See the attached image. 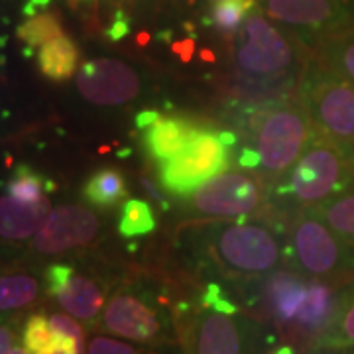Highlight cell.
<instances>
[{"instance_id":"1","label":"cell","mask_w":354,"mask_h":354,"mask_svg":"<svg viewBox=\"0 0 354 354\" xmlns=\"http://www.w3.org/2000/svg\"><path fill=\"white\" fill-rule=\"evenodd\" d=\"M239 120L252 132L260 167L266 174H283L301 156L313 136V124L304 104L276 101L268 104H242Z\"/></svg>"},{"instance_id":"2","label":"cell","mask_w":354,"mask_h":354,"mask_svg":"<svg viewBox=\"0 0 354 354\" xmlns=\"http://www.w3.org/2000/svg\"><path fill=\"white\" fill-rule=\"evenodd\" d=\"M351 156L337 142L313 132L293 167L279 179L276 195L286 201L313 207L348 191L354 185Z\"/></svg>"},{"instance_id":"3","label":"cell","mask_w":354,"mask_h":354,"mask_svg":"<svg viewBox=\"0 0 354 354\" xmlns=\"http://www.w3.org/2000/svg\"><path fill=\"white\" fill-rule=\"evenodd\" d=\"M299 102L317 134L354 152V85L321 57L307 64L299 81Z\"/></svg>"},{"instance_id":"4","label":"cell","mask_w":354,"mask_h":354,"mask_svg":"<svg viewBox=\"0 0 354 354\" xmlns=\"http://www.w3.org/2000/svg\"><path fill=\"white\" fill-rule=\"evenodd\" d=\"M185 354H262L274 342L262 323L199 304L179 323Z\"/></svg>"},{"instance_id":"5","label":"cell","mask_w":354,"mask_h":354,"mask_svg":"<svg viewBox=\"0 0 354 354\" xmlns=\"http://www.w3.org/2000/svg\"><path fill=\"white\" fill-rule=\"evenodd\" d=\"M207 254L228 278L252 279L268 276L281 262L276 236L258 225L213 227L207 241Z\"/></svg>"},{"instance_id":"6","label":"cell","mask_w":354,"mask_h":354,"mask_svg":"<svg viewBox=\"0 0 354 354\" xmlns=\"http://www.w3.org/2000/svg\"><path fill=\"white\" fill-rule=\"evenodd\" d=\"M288 256L299 272L313 278L354 274V246L342 241L311 207L304 209L291 227Z\"/></svg>"},{"instance_id":"7","label":"cell","mask_w":354,"mask_h":354,"mask_svg":"<svg viewBox=\"0 0 354 354\" xmlns=\"http://www.w3.org/2000/svg\"><path fill=\"white\" fill-rule=\"evenodd\" d=\"M230 144L223 132L201 130L185 146V150L162 162L158 176L164 189L176 197H187L207 183L209 179L221 176L230 162Z\"/></svg>"},{"instance_id":"8","label":"cell","mask_w":354,"mask_h":354,"mask_svg":"<svg viewBox=\"0 0 354 354\" xmlns=\"http://www.w3.org/2000/svg\"><path fill=\"white\" fill-rule=\"evenodd\" d=\"M102 327L116 337L136 342H160L169 335V321L164 307L144 291H118L109 301Z\"/></svg>"},{"instance_id":"9","label":"cell","mask_w":354,"mask_h":354,"mask_svg":"<svg viewBox=\"0 0 354 354\" xmlns=\"http://www.w3.org/2000/svg\"><path fill=\"white\" fill-rule=\"evenodd\" d=\"M293 62V51L276 28L262 16H250L236 48V65L244 73L272 75L283 71Z\"/></svg>"},{"instance_id":"10","label":"cell","mask_w":354,"mask_h":354,"mask_svg":"<svg viewBox=\"0 0 354 354\" xmlns=\"http://www.w3.org/2000/svg\"><path fill=\"white\" fill-rule=\"evenodd\" d=\"M260 187L244 174H221L191 195V209L205 216H244L260 203Z\"/></svg>"},{"instance_id":"11","label":"cell","mask_w":354,"mask_h":354,"mask_svg":"<svg viewBox=\"0 0 354 354\" xmlns=\"http://www.w3.org/2000/svg\"><path fill=\"white\" fill-rule=\"evenodd\" d=\"M79 93L93 104L114 106L136 99L140 79L132 67L116 59H93L77 73Z\"/></svg>"},{"instance_id":"12","label":"cell","mask_w":354,"mask_h":354,"mask_svg":"<svg viewBox=\"0 0 354 354\" xmlns=\"http://www.w3.org/2000/svg\"><path fill=\"white\" fill-rule=\"evenodd\" d=\"M97 232L99 218L91 211L75 205H64L51 211L50 218L34 239V248L44 254L65 252L88 244Z\"/></svg>"},{"instance_id":"13","label":"cell","mask_w":354,"mask_h":354,"mask_svg":"<svg viewBox=\"0 0 354 354\" xmlns=\"http://www.w3.org/2000/svg\"><path fill=\"white\" fill-rule=\"evenodd\" d=\"M46 288L65 311L77 319L91 321L101 313L104 293L99 283L75 274V270L69 266H50L46 270Z\"/></svg>"},{"instance_id":"14","label":"cell","mask_w":354,"mask_h":354,"mask_svg":"<svg viewBox=\"0 0 354 354\" xmlns=\"http://www.w3.org/2000/svg\"><path fill=\"white\" fill-rule=\"evenodd\" d=\"M305 291H307V283L299 274L278 270L266 276L258 288L256 299L276 323L288 325L295 319L304 304Z\"/></svg>"},{"instance_id":"15","label":"cell","mask_w":354,"mask_h":354,"mask_svg":"<svg viewBox=\"0 0 354 354\" xmlns=\"http://www.w3.org/2000/svg\"><path fill=\"white\" fill-rule=\"evenodd\" d=\"M144 132V148L158 164L171 160L174 156L185 150V146L195 138L201 128L189 118L162 116Z\"/></svg>"},{"instance_id":"16","label":"cell","mask_w":354,"mask_h":354,"mask_svg":"<svg viewBox=\"0 0 354 354\" xmlns=\"http://www.w3.org/2000/svg\"><path fill=\"white\" fill-rule=\"evenodd\" d=\"M337 299L339 293L330 288L325 281H309L307 291H305V299L297 315H295V330L301 337H309L313 342L319 339V335H323V330L329 327L333 321L335 309H337Z\"/></svg>"},{"instance_id":"17","label":"cell","mask_w":354,"mask_h":354,"mask_svg":"<svg viewBox=\"0 0 354 354\" xmlns=\"http://www.w3.org/2000/svg\"><path fill=\"white\" fill-rule=\"evenodd\" d=\"M50 215L51 207L48 199L24 203L14 197H0V236L24 241L34 232H39Z\"/></svg>"},{"instance_id":"18","label":"cell","mask_w":354,"mask_h":354,"mask_svg":"<svg viewBox=\"0 0 354 354\" xmlns=\"http://www.w3.org/2000/svg\"><path fill=\"white\" fill-rule=\"evenodd\" d=\"M295 88V77L288 71H279L272 75H254L241 71L234 77L230 91L241 104H268L283 101Z\"/></svg>"},{"instance_id":"19","label":"cell","mask_w":354,"mask_h":354,"mask_svg":"<svg viewBox=\"0 0 354 354\" xmlns=\"http://www.w3.org/2000/svg\"><path fill=\"white\" fill-rule=\"evenodd\" d=\"M266 10L288 24L321 28L337 18L339 6L333 0H268Z\"/></svg>"},{"instance_id":"20","label":"cell","mask_w":354,"mask_h":354,"mask_svg":"<svg viewBox=\"0 0 354 354\" xmlns=\"http://www.w3.org/2000/svg\"><path fill=\"white\" fill-rule=\"evenodd\" d=\"M313 344L323 353L354 348V281L339 291L333 321Z\"/></svg>"},{"instance_id":"21","label":"cell","mask_w":354,"mask_h":354,"mask_svg":"<svg viewBox=\"0 0 354 354\" xmlns=\"http://www.w3.org/2000/svg\"><path fill=\"white\" fill-rule=\"evenodd\" d=\"M38 64L39 71L51 81H67L77 71L79 51L71 39L62 36L41 46L38 53Z\"/></svg>"},{"instance_id":"22","label":"cell","mask_w":354,"mask_h":354,"mask_svg":"<svg viewBox=\"0 0 354 354\" xmlns=\"http://www.w3.org/2000/svg\"><path fill=\"white\" fill-rule=\"evenodd\" d=\"M128 195L124 177L120 176L113 167L99 169L97 174L88 177L83 187V197L88 205L111 209L116 203H120Z\"/></svg>"},{"instance_id":"23","label":"cell","mask_w":354,"mask_h":354,"mask_svg":"<svg viewBox=\"0 0 354 354\" xmlns=\"http://www.w3.org/2000/svg\"><path fill=\"white\" fill-rule=\"evenodd\" d=\"M342 241L354 246V189L339 193L311 207Z\"/></svg>"},{"instance_id":"24","label":"cell","mask_w":354,"mask_h":354,"mask_svg":"<svg viewBox=\"0 0 354 354\" xmlns=\"http://www.w3.org/2000/svg\"><path fill=\"white\" fill-rule=\"evenodd\" d=\"M158 227V218L153 215L150 203L142 199H127L120 211V221H118V232L124 239H134V236H144L150 234Z\"/></svg>"},{"instance_id":"25","label":"cell","mask_w":354,"mask_h":354,"mask_svg":"<svg viewBox=\"0 0 354 354\" xmlns=\"http://www.w3.org/2000/svg\"><path fill=\"white\" fill-rule=\"evenodd\" d=\"M38 281L26 274L0 276V311H14L38 297Z\"/></svg>"},{"instance_id":"26","label":"cell","mask_w":354,"mask_h":354,"mask_svg":"<svg viewBox=\"0 0 354 354\" xmlns=\"http://www.w3.org/2000/svg\"><path fill=\"white\" fill-rule=\"evenodd\" d=\"M319 57L354 85V32L327 39Z\"/></svg>"},{"instance_id":"27","label":"cell","mask_w":354,"mask_h":354,"mask_svg":"<svg viewBox=\"0 0 354 354\" xmlns=\"http://www.w3.org/2000/svg\"><path fill=\"white\" fill-rule=\"evenodd\" d=\"M53 189V183L36 174L28 165H18L10 181L6 183L8 195L24 203H36L46 199V191Z\"/></svg>"},{"instance_id":"28","label":"cell","mask_w":354,"mask_h":354,"mask_svg":"<svg viewBox=\"0 0 354 354\" xmlns=\"http://www.w3.org/2000/svg\"><path fill=\"white\" fill-rule=\"evenodd\" d=\"M254 8V0H221L211 8L209 22L221 32H236Z\"/></svg>"},{"instance_id":"29","label":"cell","mask_w":354,"mask_h":354,"mask_svg":"<svg viewBox=\"0 0 354 354\" xmlns=\"http://www.w3.org/2000/svg\"><path fill=\"white\" fill-rule=\"evenodd\" d=\"M62 26L53 14H39L34 16L30 22H26L18 28V38L24 39L28 46H46L48 41L55 38H62Z\"/></svg>"},{"instance_id":"30","label":"cell","mask_w":354,"mask_h":354,"mask_svg":"<svg viewBox=\"0 0 354 354\" xmlns=\"http://www.w3.org/2000/svg\"><path fill=\"white\" fill-rule=\"evenodd\" d=\"M24 344L32 354L46 353L55 348V333L51 329L50 319L44 315H32L24 327Z\"/></svg>"},{"instance_id":"31","label":"cell","mask_w":354,"mask_h":354,"mask_svg":"<svg viewBox=\"0 0 354 354\" xmlns=\"http://www.w3.org/2000/svg\"><path fill=\"white\" fill-rule=\"evenodd\" d=\"M199 304L205 305V307H211V309H216V311H223V313H239L241 311L239 305L228 299V295L218 283H207Z\"/></svg>"},{"instance_id":"32","label":"cell","mask_w":354,"mask_h":354,"mask_svg":"<svg viewBox=\"0 0 354 354\" xmlns=\"http://www.w3.org/2000/svg\"><path fill=\"white\" fill-rule=\"evenodd\" d=\"M87 354H146L142 348H136L132 344L116 341L111 337H95L88 342Z\"/></svg>"},{"instance_id":"33","label":"cell","mask_w":354,"mask_h":354,"mask_svg":"<svg viewBox=\"0 0 354 354\" xmlns=\"http://www.w3.org/2000/svg\"><path fill=\"white\" fill-rule=\"evenodd\" d=\"M50 325H51V329L55 330L57 335L71 337V339H75V341L85 342L81 325L77 323L75 319H71L69 315H64V313H53V315L50 317Z\"/></svg>"},{"instance_id":"34","label":"cell","mask_w":354,"mask_h":354,"mask_svg":"<svg viewBox=\"0 0 354 354\" xmlns=\"http://www.w3.org/2000/svg\"><path fill=\"white\" fill-rule=\"evenodd\" d=\"M140 185H142V189L146 191L150 197H152L153 201L158 203L164 211H169V203H167V199L164 197V193L156 187V183H153L152 179H148V177H140Z\"/></svg>"},{"instance_id":"35","label":"cell","mask_w":354,"mask_h":354,"mask_svg":"<svg viewBox=\"0 0 354 354\" xmlns=\"http://www.w3.org/2000/svg\"><path fill=\"white\" fill-rule=\"evenodd\" d=\"M130 26H128V20L124 18V14L118 12L116 14V20H114L113 28H111V38L116 41V39H122L128 34Z\"/></svg>"},{"instance_id":"36","label":"cell","mask_w":354,"mask_h":354,"mask_svg":"<svg viewBox=\"0 0 354 354\" xmlns=\"http://www.w3.org/2000/svg\"><path fill=\"white\" fill-rule=\"evenodd\" d=\"M239 164L248 169H256V167H260V156L254 148H244L239 156Z\"/></svg>"},{"instance_id":"37","label":"cell","mask_w":354,"mask_h":354,"mask_svg":"<svg viewBox=\"0 0 354 354\" xmlns=\"http://www.w3.org/2000/svg\"><path fill=\"white\" fill-rule=\"evenodd\" d=\"M158 118H160L158 111H142V113L136 114V127H138V130H146L148 127H152Z\"/></svg>"},{"instance_id":"38","label":"cell","mask_w":354,"mask_h":354,"mask_svg":"<svg viewBox=\"0 0 354 354\" xmlns=\"http://www.w3.org/2000/svg\"><path fill=\"white\" fill-rule=\"evenodd\" d=\"M12 330L0 325V354H10L12 351Z\"/></svg>"},{"instance_id":"39","label":"cell","mask_w":354,"mask_h":354,"mask_svg":"<svg viewBox=\"0 0 354 354\" xmlns=\"http://www.w3.org/2000/svg\"><path fill=\"white\" fill-rule=\"evenodd\" d=\"M274 354H295V353H293V348H291V346H288V344H286V346H279L278 351H276Z\"/></svg>"},{"instance_id":"40","label":"cell","mask_w":354,"mask_h":354,"mask_svg":"<svg viewBox=\"0 0 354 354\" xmlns=\"http://www.w3.org/2000/svg\"><path fill=\"white\" fill-rule=\"evenodd\" d=\"M327 354H354V348H348V351H325Z\"/></svg>"},{"instance_id":"41","label":"cell","mask_w":354,"mask_h":354,"mask_svg":"<svg viewBox=\"0 0 354 354\" xmlns=\"http://www.w3.org/2000/svg\"><path fill=\"white\" fill-rule=\"evenodd\" d=\"M10 354H28V351L22 348V346H14L12 351H10Z\"/></svg>"},{"instance_id":"42","label":"cell","mask_w":354,"mask_h":354,"mask_svg":"<svg viewBox=\"0 0 354 354\" xmlns=\"http://www.w3.org/2000/svg\"><path fill=\"white\" fill-rule=\"evenodd\" d=\"M351 165H353V176H354V152L353 156H351Z\"/></svg>"},{"instance_id":"43","label":"cell","mask_w":354,"mask_h":354,"mask_svg":"<svg viewBox=\"0 0 354 354\" xmlns=\"http://www.w3.org/2000/svg\"><path fill=\"white\" fill-rule=\"evenodd\" d=\"M36 354H53V351H46V353H36Z\"/></svg>"}]
</instances>
